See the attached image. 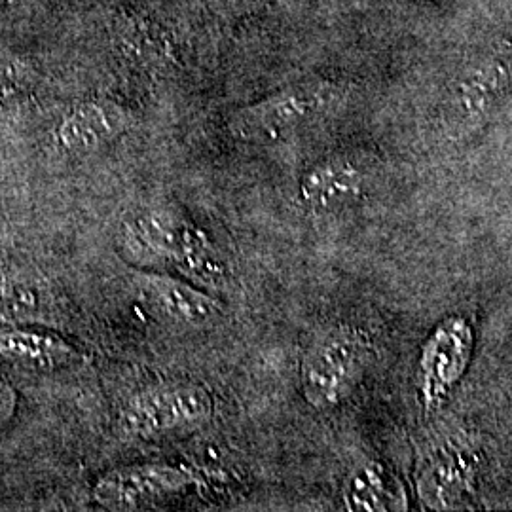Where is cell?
<instances>
[{"mask_svg":"<svg viewBox=\"0 0 512 512\" xmlns=\"http://www.w3.org/2000/svg\"><path fill=\"white\" fill-rule=\"evenodd\" d=\"M475 353V329L463 315H448L423 342L418 395L427 416L437 414L463 382Z\"/></svg>","mask_w":512,"mask_h":512,"instance_id":"5","label":"cell"},{"mask_svg":"<svg viewBox=\"0 0 512 512\" xmlns=\"http://www.w3.org/2000/svg\"><path fill=\"white\" fill-rule=\"evenodd\" d=\"M418 499L431 511H456L475 495L473 459L458 452H440L421 469L416 482Z\"/></svg>","mask_w":512,"mask_h":512,"instance_id":"10","label":"cell"},{"mask_svg":"<svg viewBox=\"0 0 512 512\" xmlns=\"http://www.w3.org/2000/svg\"><path fill=\"white\" fill-rule=\"evenodd\" d=\"M374 349L368 336L348 325H334L313 336L300 363V387L315 412H332L365 380Z\"/></svg>","mask_w":512,"mask_h":512,"instance_id":"1","label":"cell"},{"mask_svg":"<svg viewBox=\"0 0 512 512\" xmlns=\"http://www.w3.org/2000/svg\"><path fill=\"white\" fill-rule=\"evenodd\" d=\"M8 4H21V2H27V0H6Z\"/></svg>","mask_w":512,"mask_h":512,"instance_id":"16","label":"cell"},{"mask_svg":"<svg viewBox=\"0 0 512 512\" xmlns=\"http://www.w3.org/2000/svg\"><path fill=\"white\" fill-rule=\"evenodd\" d=\"M213 414V395L203 385L164 384L133 395L122 410L120 425L133 439H164L202 427Z\"/></svg>","mask_w":512,"mask_h":512,"instance_id":"4","label":"cell"},{"mask_svg":"<svg viewBox=\"0 0 512 512\" xmlns=\"http://www.w3.org/2000/svg\"><path fill=\"white\" fill-rule=\"evenodd\" d=\"M198 482V473L184 465L137 463L101 476L93 488V497L105 509L133 511L181 494Z\"/></svg>","mask_w":512,"mask_h":512,"instance_id":"6","label":"cell"},{"mask_svg":"<svg viewBox=\"0 0 512 512\" xmlns=\"http://www.w3.org/2000/svg\"><path fill=\"white\" fill-rule=\"evenodd\" d=\"M268 0H209L215 12L220 16H230V18H241L251 12H256L262 8Z\"/></svg>","mask_w":512,"mask_h":512,"instance_id":"15","label":"cell"},{"mask_svg":"<svg viewBox=\"0 0 512 512\" xmlns=\"http://www.w3.org/2000/svg\"><path fill=\"white\" fill-rule=\"evenodd\" d=\"M366 171L348 156H330L310 165L298 183V196L311 211L332 213L359 202L365 194Z\"/></svg>","mask_w":512,"mask_h":512,"instance_id":"8","label":"cell"},{"mask_svg":"<svg viewBox=\"0 0 512 512\" xmlns=\"http://www.w3.org/2000/svg\"><path fill=\"white\" fill-rule=\"evenodd\" d=\"M126 238L139 255L162 260L203 283L224 281V264L207 234L169 213H145L128 222Z\"/></svg>","mask_w":512,"mask_h":512,"instance_id":"3","label":"cell"},{"mask_svg":"<svg viewBox=\"0 0 512 512\" xmlns=\"http://www.w3.org/2000/svg\"><path fill=\"white\" fill-rule=\"evenodd\" d=\"M509 82V55L495 54L467 67L446 95V120L458 129H473L482 124L505 97Z\"/></svg>","mask_w":512,"mask_h":512,"instance_id":"7","label":"cell"},{"mask_svg":"<svg viewBox=\"0 0 512 512\" xmlns=\"http://www.w3.org/2000/svg\"><path fill=\"white\" fill-rule=\"evenodd\" d=\"M342 501L348 511L355 512L406 509L403 490L397 486L393 476L387 473L384 465L376 461H366L349 473L344 482Z\"/></svg>","mask_w":512,"mask_h":512,"instance_id":"12","label":"cell"},{"mask_svg":"<svg viewBox=\"0 0 512 512\" xmlns=\"http://www.w3.org/2000/svg\"><path fill=\"white\" fill-rule=\"evenodd\" d=\"M342 97L344 88L334 80H300L236 110L228 129L243 143H275L327 116Z\"/></svg>","mask_w":512,"mask_h":512,"instance_id":"2","label":"cell"},{"mask_svg":"<svg viewBox=\"0 0 512 512\" xmlns=\"http://www.w3.org/2000/svg\"><path fill=\"white\" fill-rule=\"evenodd\" d=\"M74 355L73 348L57 336L35 330L0 325V357L19 363H54Z\"/></svg>","mask_w":512,"mask_h":512,"instance_id":"13","label":"cell"},{"mask_svg":"<svg viewBox=\"0 0 512 512\" xmlns=\"http://www.w3.org/2000/svg\"><path fill=\"white\" fill-rule=\"evenodd\" d=\"M139 289L169 321L202 329L219 319L222 304L186 279L164 274H137Z\"/></svg>","mask_w":512,"mask_h":512,"instance_id":"9","label":"cell"},{"mask_svg":"<svg viewBox=\"0 0 512 512\" xmlns=\"http://www.w3.org/2000/svg\"><path fill=\"white\" fill-rule=\"evenodd\" d=\"M37 291L19 281H0V325H18L40 319Z\"/></svg>","mask_w":512,"mask_h":512,"instance_id":"14","label":"cell"},{"mask_svg":"<svg viewBox=\"0 0 512 512\" xmlns=\"http://www.w3.org/2000/svg\"><path fill=\"white\" fill-rule=\"evenodd\" d=\"M126 109L112 101H86L76 105L59 124L57 141L73 152L105 147L128 128Z\"/></svg>","mask_w":512,"mask_h":512,"instance_id":"11","label":"cell"}]
</instances>
